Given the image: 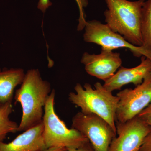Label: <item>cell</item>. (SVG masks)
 <instances>
[{"label":"cell","instance_id":"obj_1","mask_svg":"<svg viewBox=\"0 0 151 151\" xmlns=\"http://www.w3.org/2000/svg\"><path fill=\"white\" fill-rule=\"evenodd\" d=\"M51 91L50 83L42 79L39 70H28L15 94V103H20L22 112L18 132H24L42 122L45 106Z\"/></svg>","mask_w":151,"mask_h":151},{"label":"cell","instance_id":"obj_2","mask_svg":"<svg viewBox=\"0 0 151 151\" xmlns=\"http://www.w3.org/2000/svg\"><path fill=\"white\" fill-rule=\"evenodd\" d=\"M105 1L108 7L104 14L106 24L133 45L142 46V9L145 0Z\"/></svg>","mask_w":151,"mask_h":151},{"label":"cell","instance_id":"obj_3","mask_svg":"<svg viewBox=\"0 0 151 151\" xmlns=\"http://www.w3.org/2000/svg\"><path fill=\"white\" fill-rule=\"evenodd\" d=\"M91 84L86 83L82 86L77 83L74 86L75 92L68 94L69 101L81 108L85 114H95L105 120L116 131V113L119 98L107 90L100 82Z\"/></svg>","mask_w":151,"mask_h":151},{"label":"cell","instance_id":"obj_4","mask_svg":"<svg viewBox=\"0 0 151 151\" xmlns=\"http://www.w3.org/2000/svg\"><path fill=\"white\" fill-rule=\"evenodd\" d=\"M54 89L47 100L44 108L42 123L43 137L46 149L50 147L77 148L89 140L78 130L68 129L64 122L60 119L55 111Z\"/></svg>","mask_w":151,"mask_h":151},{"label":"cell","instance_id":"obj_5","mask_svg":"<svg viewBox=\"0 0 151 151\" xmlns=\"http://www.w3.org/2000/svg\"><path fill=\"white\" fill-rule=\"evenodd\" d=\"M71 128L88 139L95 151H108L116 131L108 122L95 114L80 112L73 117Z\"/></svg>","mask_w":151,"mask_h":151},{"label":"cell","instance_id":"obj_6","mask_svg":"<svg viewBox=\"0 0 151 151\" xmlns=\"http://www.w3.org/2000/svg\"><path fill=\"white\" fill-rule=\"evenodd\" d=\"M84 28L83 37L86 42L96 44L101 46L102 49L111 51L119 48H127L136 57L143 55L151 59V54L142 46L133 45L121 35L112 30L106 24L93 20L86 21Z\"/></svg>","mask_w":151,"mask_h":151},{"label":"cell","instance_id":"obj_7","mask_svg":"<svg viewBox=\"0 0 151 151\" xmlns=\"http://www.w3.org/2000/svg\"><path fill=\"white\" fill-rule=\"evenodd\" d=\"M116 96L119 101L116 122H127L137 116L151 103V72L134 89H124Z\"/></svg>","mask_w":151,"mask_h":151},{"label":"cell","instance_id":"obj_8","mask_svg":"<svg viewBox=\"0 0 151 151\" xmlns=\"http://www.w3.org/2000/svg\"><path fill=\"white\" fill-rule=\"evenodd\" d=\"M116 134L108 151H139L151 128L138 116L127 122H116Z\"/></svg>","mask_w":151,"mask_h":151},{"label":"cell","instance_id":"obj_9","mask_svg":"<svg viewBox=\"0 0 151 151\" xmlns=\"http://www.w3.org/2000/svg\"><path fill=\"white\" fill-rule=\"evenodd\" d=\"M81 62L89 75L105 81L113 76L121 67L120 54L108 50L102 49L98 54L84 52Z\"/></svg>","mask_w":151,"mask_h":151},{"label":"cell","instance_id":"obj_10","mask_svg":"<svg viewBox=\"0 0 151 151\" xmlns=\"http://www.w3.org/2000/svg\"><path fill=\"white\" fill-rule=\"evenodd\" d=\"M141 58L139 65L132 68L121 66L113 76L104 81L103 86L112 92L120 90L124 85L130 83L136 86L142 84L145 78L151 72V59L143 55Z\"/></svg>","mask_w":151,"mask_h":151},{"label":"cell","instance_id":"obj_11","mask_svg":"<svg viewBox=\"0 0 151 151\" xmlns=\"http://www.w3.org/2000/svg\"><path fill=\"white\" fill-rule=\"evenodd\" d=\"M43 124L23 132L9 143L0 142V151H42L46 149L44 141Z\"/></svg>","mask_w":151,"mask_h":151},{"label":"cell","instance_id":"obj_12","mask_svg":"<svg viewBox=\"0 0 151 151\" xmlns=\"http://www.w3.org/2000/svg\"><path fill=\"white\" fill-rule=\"evenodd\" d=\"M25 75L22 68L0 69V106L12 103L14 89L22 83Z\"/></svg>","mask_w":151,"mask_h":151},{"label":"cell","instance_id":"obj_13","mask_svg":"<svg viewBox=\"0 0 151 151\" xmlns=\"http://www.w3.org/2000/svg\"><path fill=\"white\" fill-rule=\"evenodd\" d=\"M142 46L151 54V0L145 1L142 9L141 21Z\"/></svg>","mask_w":151,"mask_h":151},{"label":"cell","instance_id":"obj_14","mask_svg":"<svg viewBox=\"0 0 151 151\" xmlns=\"http://www.w3.org/2000/svg\"><path fill=\"white\" fill-rule=\"evenodd\" d=\"M12 112V103H7L0 106V142H3L9 133L18 132V124L9 119Z\"/></svg>","mask_w":151,"mask_h":151},{"label":"cell","instance_id":"obj_15","mask_svg":"<svg viewBox=\"0 0 151 151\" xmlns=\"http://www.w3.org/2000/svg\"><path fill=\"white\" fill-rule=\"evenodd\" d=\"M80 11V17H79V21L83 22L85 20V16L83 9L86 7L88 5V2L87 0H76ZM52 5V3L50 0H39L38 3L37 8L41 11L42 12L45 13L46 10Z\"/></svg>","mask_w":151,"mask_h":151},{"label":"cell","instance_id":"obj_16","mask_svg":"<svg viewBox=\"0 0 151 151\" xmlns=\"http://www.w3.org/2000/svg\"><path fill=\"white\" fill-rule=\"evenodd\" d=\"M137 116L151 128V103Z\"/></svg>","mask_w":151,"mask_h":151},{"label":"cell","instance_id":"obj_17","mask_svg":"<svg viewBox=\"0 0 151 151\" xmlns=\"http://www.w3.org/2000/svg\"><path fill=\"white\" fill-rule=\"evenodd\" d=\"M139 151H151V132L146 137Z\"/></svg>","mask_w":151,"mask_h":151},{"label":"cell","instance_id":"obj_18","mask_svg":"<svg viewBox=\"0 0 151 151\" xmlns=\"http://www.w3.org/2000/svg\"><path fill=\"white\" fill-rule=\"evenodd\" d=\"M68 151H95L89 141L77 148L67 149Z\"/></svg>","mask_w":151,"mask_h":151},{"label":"cell","instance_id":"obj_19","mask_svg":"<svg viewBox=\"0 0 151 151\" xmlns=\"http://www.w3.org/2000/svg\"><path fill=\"white\" fill-rule=\"evenodd\" d=\"M42 151H68L67 149L64 147H50L47 148Z\"/></svg>","mask_w":151,"mask_h":151}]
</instances>
